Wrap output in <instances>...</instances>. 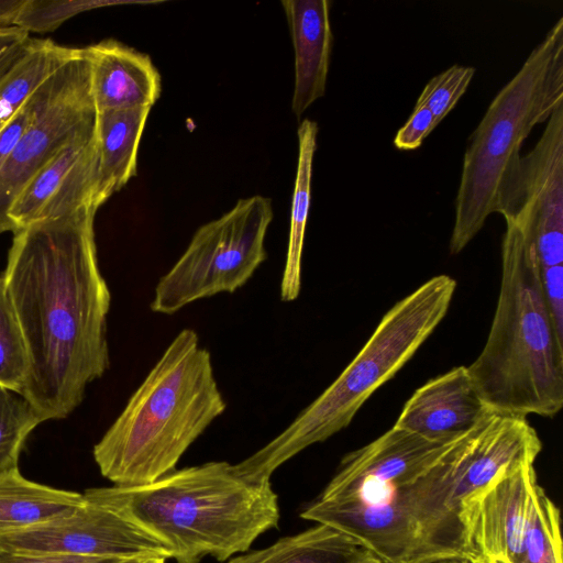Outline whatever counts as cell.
I'll return each mask as SVG.
<instances>
[{"label":"cell","instance_id":"obj_1","mask_svg":"<svg viewBox=\"0 0 563 563\" xmlns=\"http://www.w3.org/2000/svg\"><path fill=\"white\" fill-rule=\"evenodd\" d=\"M96 213L84 207L27 225L8 253L2 276L30 361L21 396L42 421L66 418L109 367L111 295L98 265Z\"/></svg>","mask_w":563,"mask_h":563},{"label":"cell","instance_id":"obj_2","mask_svg":"<svg viewBox=\"0 0 563 563\" xmlns=\"http://www.w3.org/2000/svg\"><path fill=\"white\" fill-rule=\"evenodd\" d=\"M84 495L154 538L176 563H200L205 556L224 562L246 552L280 517L271 481H250L228 462L175 470L146 485L90 488Z\"/></svg>","mask_w":563,"mask_h":563},{"label":"cell","instance_id":"obj_3","mask_svg":"<svg viewBox=\"0 0 563 563\" xmlns=\"http://www.w3.org/2000/svg\"><path fill=\"white\" fill-rule=\"evenodd\" d=\"M225 408L210 352L181 330L95 445L100 473L120 487L167 475Z\"/></svg>","mask_w":563,"mask_h":563},{"label":"cell","instance_id":"obj_4","mask_svg":"<svg viewBox=\"0 0 563 563\" xmlns=\"http://www.w3.org/2000/svg\"><path fill=\"white\" fill-rule=\"evenodd\" d=\"M505 221L495 314L483 350L466 367L489 410L551 418L563 406V338L533 247L516 222Z\"/></svg>","mask_w":563,"mask_h":563},{"label":"cell","instance_id":"obj_5","mask_svg":"<svg viewBox=\"0 0 563 563\" xmlns=\"http://www.w3.org/2000/svg\"><path fill=\"white\" fill-rule=\"evenodd\" d=\"M455 290V279L442 274L397 301L334 382L283 432L234 464V471L250 481H271L282 464L346 428L366 400L413 357L438 328Z\"/></svg>","mask_w":563,"mask_h":563},{"label":"cell","instance_id":"obj_6","mask_svg":"<svg viewBox=\"0 0 563 563\" xmlns=\"http://www.w3.org/2000/svg\"><path fill=\"white\" fill-rule=\"evenodd\" d=\"M563 103V18L490 101L470 136L449 250L461 253L497 212L504 180L532 129Z\"/></svg>","mask_w":563,"mask_h":563},{"label":"cell","instance_id":"obj_7","mask_svg":"<svg viewBox=\"0 0 563 563\" xmlns=\"http://www.w3.org/2000/svg\"><path fill=\"white\" fill-rule=\"evenodd\" d=\"M272 220L271 199L255 195L198 228L158 280L151 309L173 314L196 300L241 288L267 258L264 242Z\"/></svg>","mask_w":563,"mask_h":563},{"label":"cell","instance_id":"obj_8","mask_svg":"<svg viewBox=\"0 0 563 563\" xmlns=\"http://www.w3.org/2000/svg\"><path fill=\"white\" fill-rule=\"evenodd\" d=\"M35 113L0 166V234L12 232L8 211L27 181L80 129L96 119L82 47L34 93Z\"/></svg>","mask_w":563,"mask_h":563},{"label":"cell","instance_id":"obj_9","mask_svg":"<svg viewBox=\"0 0 563 563\" xmlns=\"http://www.w3.org/2000/svg\"><path fill=\"white\" fill-rule=\"evenodd\" d=\"M541 450V439L527 417L488 410L434 462L432 471L443 490L448 516L464 542V511L496 479L534 464Z\"/></svg>","mask_w":563,"mask_h":563},{"label":"cell","instance_id":"obj_10","mask_svg":"<svg viewBox=\"0 0 563 563\" xmlns=\"http://www.w3.org/2000/svg\"><path fill=\"white\" fill-rule=\"evenodd\" d=\"M497 212L518 224L539 271L563 266V103L547 120L534 147L508 172Z\"/></svg>","mask_w":563,"mask_h":563},{"label":"cell","instance_id":"obj_11","mask_svg":"<svg viewBox=\"0 0 563 563\" xmlns=\"http://www.w3.org/2000/svg\"><path fill=\"white\" fill-rule=\"evenodd\" d=\"M84 497V503L68 515L0 534V551L170 559L154 538L113 509Z\"/></svg>","mask_w":563,"mask_h":563},{"label":"cell","instance_id":"obj_12","mask_svg":"<svg viewBox=\"0 0 563 563\" xmlns=\"http://www.w3.org/2000/svg\"><path fill=\"white\" fill-rule=\"evenodd\" d=\"M453 442H432L393 426L346 454L318 499L384 500L417 481Z\"/></svg>","mask_w":563,"mask_h":563},{"label":"cell","instance_id":"obj_13","mask_svg":"<svg viewBox=\"0 0 563 563\" xmlns=\"http://www.w3.org/2000/svg\"><path fill=\"white\" fill-rule=\"evenodd\" d=\"M95 121L73 135L13 200L8 211L13 233L84 207L102 206Z\"/></svg>","mask_w":563,"mask_h":563},{"label":"cell","instance_id":"obj_14","mask_svg":"<svg viewBox=\"0 0 563 563\" xmlns=\"http://www.w3.org/2000/svg\"><path fill=\"white\" fill-rule=\"evenodd\" d=\"M537 483L534 464H527L496 479L464 511L470 563L519 562Z\"/></svg>","mask_w":563,"mask_h":563},{"label":"cell","instance_id":"obj_15","mask_svg":"<svg viewBox=\"0 0 563 563\" xmlns=\"http://www.w3.org/2000/svg\"><path fill=\"white\" fill-rule=\"evenodd\" d=\"M464 365L435 376L405 402L394 427L432 442L450 443L488 412Z\"/></svg>","mask_w":563,"mask_h":563},{"label":"cell","instance_id":"obj_16","mask_svg":"<svg viewBox=\"0 0 563 563\" xmlns=\"http://www.w3.org/2000/svg\"><path fill=\"white\" fill-rule=\"evenodd\" d=\"M90 69L96 111L152 109L161 96V75L147 54L114 38L82 47Z\"/></svg>","mask_w":563,"mask_h":563},{"label":"cell","instance_id":"obj_17","mask_svg":"<svg viewBox=\"0 0 563 563\" xmlns=\"http://www.w3.org/2000/svg\"><path fill=\"white\" fill-rule=\"evenodd\" d=\"M294 54L295 81L291 110L297 119L327 87L333 34L328 0H283Z\"/></svg>","mask_w":563,"mask_h":563},{"label":"cell","instance_id":"obj_18","mask_svg":"<svg viewBox=\"0 0 563 563\" xmlns=\"http://www.w3.org/2000/svg\"><path fill=\"white\" fill-rule=\"evenodd\" d=\"M151 109H115L96 112L99 158V200L103 205L137 173V154Z\"/></svg>","mask_w":563,"mask_h":563},{"label":"cell","instance_id":"obj_19","mask_svg":"<svg viewBox=\"0 0 563 563\" xmlns=\"http://www.w3.org/2000/svg\"><path fill=\"white\" fill-rule=\"evenodd\" d=\"M227 563H380L351 536L323 523L280 538L269 547L236 554Z\"/></svg>","mask_w":563,"mask_h":563},{"label":"cell","instance_id":"obj_20","mask_svg":"<svg viewBox=\"0 0 563 563\" xmlns=\"http://www.w3.org/2000/svg\"><path fill=\"white\" fill-rule=\"evenodd\" d=\"M84 494L26 479L19 468L0 475V534L29 528L75 511Z\"/></svg>","mask_w":563,"mask_h":563},{"label":"cell","instance_id":"obj_21","mask_svg":"<svg viewBox=\"0 0 563 563\" xmlns=\"http://www.w3.org/2000/svg\"><path fill=\"white\" fill-rule=\"evenodd\" d=\"M318 124L303 119L297 130L298 163L290 207L289 239L280 282V299L294 301L301 288V258L311 200L312 163L317 150Z\"/></svg>","mask_w":563,"mask_h":563},{"label":"cell","instance_id":"obj_22","mask_svg":"<svg viewBox=\"0 0 563 563\" xmlns=\"http://www.w3.org/2000/svg\"><path fill=\"white\" fill-rule=\"evenodd\" d=\"M79 52L51 38H32L14 65L0 79V131L32 95Z\"/></svg>","mask_w":563,"mask_h":563},{"label":"cell","instance_id":"obj_23","mask_svg":"<svg viewBox=\"0 0 563 563\" xmlns=\"http://www.w3.org/2000/svg\"><path fill=\"white\" fill-rule=\"evenodd\" d=\"M562 554L560 509L537 483L518 563H563Z\"/></svg>","mask_w":563,"mask_h":563},{"label":"cell","instance_id":"obj_24","mask_svg":"<svg viewBox=\"0 0 563 563\" xmlns=\"http://www.w3.org/2000/svg\"><path fill=\"white\" fill-rule=\"evenodd\" d=\"M30 368L26 343L3 276H0V386L22 394Z\"/></svg>","mask_w":563,"mask_h":563},{"label":"cell","instance_id":"obj_25","mask_svg":"<svg viewBox=\"0 0 563 563\" xmlns=\"http://www.w3.org/2000/svg\"><path fill=\"white\" fill-rule=\"evenodd\" d=\"M41 422L26 399L0 386V475L19 468L21 449Z\"/></svg>","mask_w":563,"mask_h":563},{"label":"cell","instance_id":"obj_26","mask_svg":"<svg viewBox=\"0 0 563 563\" xmlns=\"http://www.w3.org/2000/svg\"><path fill=\"white\" fill-rule=\"evenodd\" d=\"M112 4L95 0H25L14 26L23 31L49 33L79 13Z\"/></svg>","mask_w":563,"mask_h":563},{"label":"cell","instance_id":"obj_27","mask_svg":"<svg viewBox=\"0 0 563 563\" xmlns=\"http://www.w3.org/2000/svg\"><path fill=\"white\" fill-rule=\"evenodd\" d=\"M474 75V67L452 65L428 81L417 102L426 106L439 124L464 95Z\"/></svg>","mask_w":563,"mask_h":563},{"label":"cell","instance_id":"obj_28","mask_svg":"<svg viewBox=\"0 0 563 563\" xmlns=\"http://www.w3.org/2000/svg\"><path fill=\"white\" fill-rule=\"evenodd\" d=\"M437 125L430 110L417 102L410 117L395 135L394 145L398 150H416Z\"/></svg>","mask_w":563,"mask_h":563},{"label":"cell","instance_id":"obj_29","mask_svg":"<svg viewBox=\"0 0 563 563\" xmlns=\"http://www.w3.org/2000/svg\"><path fill=\"white\" fill-rule=\"evenodd\" d=\"M122 559L125 558L77 555L58 552L0 551V563H118Z\"/></svg>","mask_w":563,"mask_h":563},{"label":"cell","instance_id":"obj_30","mask_svg":"<svg viewBox=\"0 0 563 563\" xmlns=\"http://www.w3.org/2000/svg\"><path fill=\"white\" fill-rule=\"evenodd\" d=\"M539 272L554 325L563 338V266Z\"/></svg>","mask_w":563,"mask_h":563},{"label":"cell","instance_id":"obj_31","mask_svg":"<svg viewBox=\"0 0 563 563\" xmlns=\"http://www.w3.org/2000/svg\"><path fill=\"white\" fill-rule=\"evenodd\" d=\"M30 34L16 26L0 29V79L25 51Z\"/></svg>","mask_w":563,"mask_h":563},{"label":"cell","instance_id":"obj_32","mask_svg":"<svg viewBox=\"0 0 563 563\" xmlns=\"http://www.w3.org/2000/svg\"><path fill=\"white\" fill-rule=\"evenodd\" d=\"M25 0H0V29L14 26Z\"/></svg>","mask_w":563,"mask_h":563},{"label":"cell","instance_id":"obj_33","mask_svg":"<svg viewBox=\"0 0 563 563\" xmlns=\"http://www.w3.org/2000/svg\"><path fill=\"white\" fill-rule=\"evenodd\" d=\"M166 560L162 556H134L122 559L118 563H166Z\"/></svg>","mask_w":563,"mask_h":563},{"label":"cell","instance_id":"obj_34","mask_svg":"<svg viewBox=\"0 0 563 563\" xmlns=\"http://www.w3.org/2000/svg\"><path fill=\"white\" fill-rule=\"evenodd\" d=\"M417 563H470V562L465 559L450 558V559H438V560H430V561H423V562H417Z\"/></svg>","mask_w":563,"mask_h":563}]
</instances>
